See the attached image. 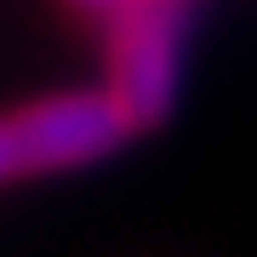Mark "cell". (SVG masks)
<instances>
[{"label":"cell","mask_w":257,"mask_h":257,"mask_svg":"<svg viewBox=\"0 0 257 257\" xmlns=\"http://www.w3.org/2000/svg\"><path fill=\"white\" fill-rule=\"evenodd\" d=\"M126 143H132V126L103 86L29 97L18 109H0V189L86 172L97 160H114Z\"/></svg>","instance_id":"1"},{"label":"cell","mask_w":257,"mask_h":257,"mask_svg":"<svg viewBox=\"0 0 257 257\" xmlns=\"http://www.w3.org/2000/svg\"><path fill=\"white\" fill-rule=\"evenodd\" d=\"M194 0H155L103 18V92L126 114L132 138L172 120L183 92V46H189Z\"/></svg>","instance_id":"2"},{"label":"cell","mask_w":257,"mask_h":257,"mask_svg":"<svg viewBox=\"0 0 257 257\" xmlns=\"http://www.w3.org/2000/svg\"><path fill=\"white\" fill-rule=\"evenodd\" d=\"M63 6L86 12V18H114V12H126V6H155V0H63Z\"/></svg>","instance_id":"3"}]
</instances>
